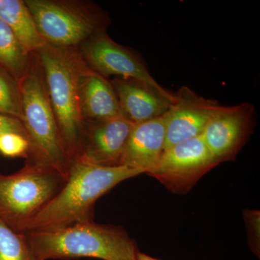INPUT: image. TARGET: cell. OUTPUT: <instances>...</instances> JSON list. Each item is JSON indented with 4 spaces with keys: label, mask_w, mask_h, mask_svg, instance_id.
Returning a JSON list of instances; mask_svg holds the SVG:
<instances>
[{
    "label": "cell",
    "mask_w": 260,
    "mask_h": 260,
    "mask_svg": "<svg viewBox=\"0 0 260 260\" xmlns=\"http://www.w3.org/2000/svg\"><path fill=\"white\" fill-rule=\"evenodd\" d=\"M137 258H138V260H158L155 259V258L151 257V256L147 255V254H142V253H138Z\"/></svg>",
    "instance_id": "21"
},
{
    "label": "cell",
    "mask_w": 260,
    "mask_h": 260,
    "mask_svg": "<svg viewBox=\"0 0 260 260\" xmlns=\"http://www.w3.org/2000/svg\"><path fill=\"white\" fill-rule=\"evenodd\" d=\"M0 113L21 121V95L18 81L0 66Z\"/></svg>",
    "instance_id": "18"
},
{
    "label": "cell",
    "mask_w": 260,
    "mask_h": 260,
    "mask_svg": "<svg viewBox=\"0 0 260 260\" xmlns=\"http://www.w3.org/2000/svg\"><path fill=\"white\" fill-rule=\"evenodd\" d=\"M8 133L20 135L27 139L26 132L20 119L0 113V136Z\"/></svg>",
    "instance_id": "20"
},
{
    "label": "cell",
    "mask_w": 260,
    "mask_h": 260,
    "mask_svg": "<svg viewBox=\"0 0 260 260\" xmlns=\"http://www.w3.org/2000/svg\"><path fill=\"white\" fill-rule=\"evenodd\" d=\"M65 181L54 171L30 161L15 174L0 175V218L20 233Z\"/></svg>",
    "instance_id": "6"
},
{
    "label": "cell",
    "mask_w": 260,
    "mask_h": 260,
    "mask_svg": "<svg viewBox=\"0 0 260 260\" xmlns=\"http://www.w3.org/2000/svg\"><path fill=\"white\" fill-rule=\"evenodd\" d=\"M0 18L13 30L29 54L37 52L45 45L25 2L0 0Z\"/></svg>",
    "instance_id": "15"
},
{
    "label": "cell",
    "mask_w": 260,
    "mask_h": 260,
    "mask_svg": "<svg viewBox=\"0 0 260 260\" xmlns=\"http://www.w3.org/2000/svg\"><path fill=\"white\" fill-rule=\"evenodd\" d=\"M79 90L80 107L85 121L123 116L112 83L88 64L80 75Z\"/></svg>",
    "instance_id": "14"
},
{
    "label": "cell",
    "mask_w": 260,
    "mask_h": 260,
    "mask_svg": "<svg viewBox=\"0 0 260 260\" xmlns=\"http://www.w3.org/2000/svg\"><path fill=\"white\" fill-rule=\"evenodd\" d=\"M256 109L249 102L222 107L205 126L202 138L215 161L234 156L250 133Z\"/></svg>",
    "instance_id": "8"
},
{
    "label": "cell",
    "mask_w": 260,
    "mask_h": 260,
    "mask_svg": "<svg viewBox=\"0 0 260 260\" xmlns=\"http://www.w3.org/2000/svg\"><path fill=\"white\" fill-rule=\"evenodd\" d=\"M46 44L62 49L83 45L106 31L107 15L95 5L61 0H25Z\"/></svg>",
    "instance_id": "5"
},
{
    "label": "cell",
    "mask_w": 260,
    "mask_h": 260,
    "mask_svg": "<svg viewBox=\"0 0 260 260\" xmlns=\"http://www.w3.org/2000/svg\"><path fill=\"white\" fill-rule=\"evenodd\" d=\"M80 54L92 70L105 78L114 75L138 80L160 91H168L154 79L136 54L114 42L106 31L99 32L84 43Z\"/></svg>",
    "instance_id": "7"
},
{
    "label": "cell",
    "mask_w": 260,
    "mask_h": 260,
    "mask_svg": "<svg viewBox=\"0 0 260 260\" xmlns=\"http://www.w3.org/2000/svg\"><path fill=\"white\" fill-rule=\"evenodd\" d=\"M30 55L0 18V66L18 81L30 68Z\"/></svg>",
    "instance_id": "16"
},
{
    "label": "cell",
    "mask_w": 260,
    "mask_h": 260,
    "mask_svg": "<svg viewBox=\"0 0 260 260\" xmlns=\"http://www.w3.org/2000/svg\"><path fill=\"white\" fill-rule=\"evenodd\" d=\"M29 143L25 137L15 133L0 136V152L8 157H28Z\"/></svg>",
    "instance_id": "19"
},
{
    "label": "cell",
    "mask_w": 260,
    "mask_h": 260,
    "mask_svg": "<svg viewBox=\"0 0 260 260\" xmlns=\"http://www.w3.org/2000/svg\"><path fill=\"white\" fill-rule=\"evenodd\" d=\"M36 53L63 147L71 162L79 153L85 128L79 87L80 75L87 63L73 49L47 44Z\"/></svg>",
    "instance_id": "2"
},
{
    "label": "cell",
    "mask_w": 260,
    "mask_h": 260,
    "mask_svg": "<svg viewBox=\"0 0 260 260\" xmlns=\"http://www.w3.org/2000/svg\"><path fill=\"white\" fill-rule=\"evenodd\" d=\"M135 124L124 116L85 121L79 153L75 159L102 167L119 166Z\"/></svg>",
    "instance_id": "10"
},
{
    "label": "cell",
    "mask_w": 260,
    "mask_h": 260,
    "mask_svg": "<svg viewBox=\"0 0 260 260\" xmlns=\"http://www.w3.org/2000/svg\"><path fill=\"white\" fill-rule=\"evenodd\" d=\"M221 107L217 101L201 96L189 87H181L174 94V102L165 114V150L200 136Z\"/></svg>",
    "instance_id": "9"
},
{
    "label": "cell",
    "mask_w": 260,
    "mask_h": 260,
    "mask_svg": "<svg viewBox=\"0 0 260 260\" xmlns=\"http://www.w3.org/2000/svg\"><path fill=\"white\" fill-rule=\"evenodd\" d=\"M165 114L144 122L135 124L123 152L119 166L153 172L165 151Z\"/></svg>",
    "instance_id": "12"
},
{
    "label": "cell",
    "mask_w": 260,
    "mask_h": 260,
    "mask_svg": "<svg viewBox=\"0 0 260 260\" xmlns=\"http://www.w3.org/2000/svg\"><path fill=\"white\" fill-rule=\"evenodd\" d=\"M111 83L121 114L134 124L164 115L174 100V94L160 91L138 80L116 78Z\"/></svg>",
    "instance_id": "11"
},
{
    "label": "cell",
    "mask_w": 260,
    "mask_h": 260,
    "mask_svg": "<svg viewBox=\"0 0 260 260\" xmlns=\"http://www.w3.org/2000/svg\"><path fill=\"white\" fill-rule=\"evenodd\" d=\"M216 164L200 135L167 149L149 174L164 180L187 179L198 177Z\"/></svg>",
    "instance_id": "13"
},
{
    "label": "cell",
    "mask_w": 260,
    "mask_h": 260,
    "mask_svg": "<svg viewBox=\"0 0 260 260\" xmlns=\"http://www.w3.org/2000/svg\"><path fill=\"white\" fill-rule=\"evenodd\" d=\"M24 234L39 260L78 257L138 260L134 242L124 231L91 220L56 230Z\"/></svg>",
    "instance_id": "3"
},
{
    "label": "cell",
    "mask_w": 260,
    "mask_h": 260,
    "mask_svg": "<svg viewBox=\"0 0 260 260\" xmlns=\"http://www.w3.org/2000/svg\"><path fill=\"white\" fill-rule=\"evenodd\" d=\"M0 260H39L25 234L15 232L0 218Z\"/></svg>",
    "instance_id": "17"
},
{
    "label": "cell",
    "mask_w": 260,
    "mask_h": 260,
    "mask_svg": "<svg viewBox=\"0 0 260 260\" xmlns=\"http://www.w3.org/2000/svg\"><path fill=\"white\" fill-rule=\"evenodd\" d=\"M18 84L21 121L29 143L28 161L54 171L66 181L70 160L63 147L42 74L30 68Z\"/></svg>",
    "instance_id": "4"
},
{
    "label": "cell",
    "mask_w": 260,
    "mask_h": 260,
    "mask_svg": "<svg viewBox=\"0 0 260 260\" xmlns=\"http://www.w3.org/2000/svg\"><path fill=\"white\" fill-rule=\"evenodd\" d=\"M143 172L117 166L102 167L75 159L57 194L22 229L21 234L56 230L90 220L93 207L99 198L121 181Z\"/></svg>",
    "instance_id": "1"
}]
</instances>
